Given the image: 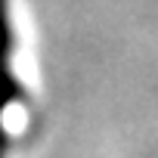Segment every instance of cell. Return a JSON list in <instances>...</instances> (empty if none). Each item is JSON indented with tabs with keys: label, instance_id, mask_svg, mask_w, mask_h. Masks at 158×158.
Instances as JSON below:
<instances>
[{
	"label": "cell",
	"instance_id": "obj_1",
	"mask_svg": "<svg viewBox=\"0 0 158 158\" xmlns=\"http://www.w3.org/2000/svg\"><path fill=\"white\" fill-rule=\"evenodd\" d=\"M10 56H13V16L10 0H0V115L16 96H22V87L16 84L10 68Z\"/></svg>",
	"mask_w": 158,
	"mask_h": 158
}]
</instances>
